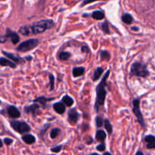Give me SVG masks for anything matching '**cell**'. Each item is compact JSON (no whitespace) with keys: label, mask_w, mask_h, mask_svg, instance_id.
Returning a JSON list of instances; mask_svg holds the SVG:
<instances>
[{"label":"cell","mask_w":155,"mask_h":155,"mask_svg":"<svg viewBox=\"0 0 155 155\" xmlns=\"http://www.w3.org/2000/svg\"><path fill=\"white\" fill-rule=\"evenodd\" d=\"M48 76H49V81H50V85H51L50 90L52 91V90H54V77L52 74H51V73L48 74Z\"/></svg>","instance_id":"29"},{"label":"cell","mask_w":155,"mask_h":155,"mask_svg":"<svg viewBox=\"0 0 155 155\" xmlns=\"http://www.w3.org/2000/svg\"><path fill=\"white\" fill-rule=\"evenodd\" d=\"M132 30H139V28H138L137 27H132Z\"/></svg>","instance_id":"39"},{"label":"cell","mask_w":155,"mask_h":155,"mask_svg":"<svg viewBox=\"0 0 155 155\" xmlns=\"http://www.w3.org/2000/svg\"><path fill=\"white\" fill-rule=\"evenodd\" d=\"M11 126L13 128L14 130L18 132V133H26L30 131V127L27 123L24 121H18V120H13L11 121Z\"/></svg>","instance_id":"5"},{"label":"cell","mask_w":155,"mask_h":155,"mask_svg":"<svg viewBox=\"0 0 155 155\" xmlns=\"http://www.w3.org/2000/svg\"><path fill=\"white\" fill-rule=\"evenodd\" d=\"M39 44V41L37 39H29L20 43L17 47V50L22 53H26L35 49Z\"/></svg>","instance_id":"4"},{"label":"cell","mask_w":155,"mask_h":155,"mask_svg":"<svg viewBox=\"0 0 155 155\" xmlns=\"http://www.w3.org/2000/svg\"><path fill=\"white\" fill-rule=\"evenodd\" d=\"M62 103H63L64 104L66 105V106L71 107V106L74 104V100L68 95H66L62 98Z\"/></svg>","instance_id":"19"},{"label":"cell","mask_w":155,"mask_h":155,"mask_svg":"<svg viewBox=\"0 0 155 155\" xmlns=\"http://www.w3.org/2000/svg\"><path fill=\"white\" fill-rule=\"evenodd\" d=\"M82 51L84 52V53H88L89 51V50L87 46H83L82 47Z\"/></svg>","instance_id":"37"},{"label":"cell","mask_w":155,"mask_h":155,"mask_svg":"<svg viewBox=\"0 0 155 155\" xmlns=\"http://www.w3.org/2000/svg\"><path fill=\"white\" fill-rule=\"evenodd\" d=\"M39 104L33 103V104L30 105V106H26V107L24 108V112L27 114L32 113L33 115H36V112H37V110L39 109Z\"/></svg>","instance_id":"11"},{"label":"cell","mask_w":155,"mask_h":155,"mask_svg":"<svg viewBox=\"0 0 155 155\" xmlns=\"http://www.w3.org/2000/svg\"><path fill=\"white\" fill-rule=\"evenodd\" d=\"M136 155H144V153L141 151H138L137 153H136Z\"/></svg>","instance_id":"38"},{"label":"cell","mask_w":155,"mask_h":155,"mask_svg":"<svg viewBox=\"0 0 155 155\" xmlns=\"http://www.w3.org/2000/svg\"><path fill=\"white\" fill-rule=\"evenodd\" d=\"M19 33H22L24 36H27L30 33V26H23V27H21L19 29Z\"/></svg>","instance_id":"23"},{"label":"cell","mask_w":155,"mask_h":155,"mask_svg":"<svg viewBox=\"0 0 155 155\" xmlns=\"http://www.w3.org/2000/svg\"><path fill=\"white\" fill-rule=\"evenodd\" d=\"M105 144H104V142H102L101 144H98V146H97V150H99V151H104V150H105Z\"/></svg>","instance_id":"31"},{"label":"cell","mask_w":155,"mask_h":155,"mask_svg":"<svg viewBox=\"0 0 155 155\" xmlns=\"http://www.w3.org/2000/svg\"><path fill=\"white\" fill-rule=\"evenodd\" d=\"M122 21L127 24H130L133 21V18L131 15H130L128 13H126L122 16Z\"/></svg>","instance_id":"22"},{"label":"cell","mask_w":155,"mask_h":155,"mask_svg":"<svg viewBox=\"0 0 155 155\" xmlns=\"http://www.w3.org/2000/svg\"><path fill=\"white\" fill-rule=\"evenodd\" d=\"M2 145H3V144H2V141L1 139H0V147H2Z\"/></svg>","instance_id":"41"},{"label":"cell","mask_w":155,"mask_h":155,"mask_svg":"<svg viewBox=\"0 0 155 155\" xmlns=\"http://www.w3.org/2000/svg\"><path fill=\"white\" fill-rule=\"evenodd\" d=\"M133 112H134L135 115H136L138 122L140 123L142 127L145 129V121H144L143 115H142V112H141L140 100H139V99H135L133 102Z\"/></svg>","instance_id":"6"},{"label":"cell","mask_w":155,"mask_h":155,"mask_svg":"<svg viewBox=\"0 0 155 155\" xmlns=\"http://www.w3.org/2000/svg\"><path fill=\"white\" fill-rule=\"evenodd\" d=\"M54 111L58 114H63L65 112V106L62 102H58V103H54L53 105Z\"/></svg>","instance_id":"14"},{"label":"cell","mask_w":155,"mask_h":155,"mask_svg":"<svg viewBox=\"0 0 155 155\" xmlns=\"http://www.w3.org/2000/svg\"><path fill=\"white\" fill-rule=\"evenodd\" d=\"M61 148H62V146L59 145V146H56V147L51 148V150L52 152H54V153H58V152H60L61 150Z\"/></svg>","instance_id":"32"},{"label":"cell","mask_w":155,"mask_h":155,"mask_svg":"<svg viewBox=\"0 0 155 155\" xmlns=\"http://www.w3.org/2000/svg\"><path fill=\"white\" fill-rule=\"evenodd\" d=\"M104 155H111V153H110L109 152H105V153H104Z\"/></svg>","instance_id":"40"},{"label":"cell","mask_w":155,"mask_h":155,"mask_svg":"<svg viewBox=\"0 0 155 155\" xmlns=\"http://www.w3.org/2000/svg\"><path fill=\"white\" fill-rule=\"evenodd\" d=\"M7 112L9 116L12 119H17L21 116V112L18 110V108L14 106H9L7 109Z\"/></svg>","instance_id":"8"},{"label":"cell","mask_w":155,"mask_h":155,"mask_svg":"<svg viewBox=\"0 0 155 155\" xmlns=\"http://www.w3.org/2000/svg\"><path fill=\"white\" fill-rule=\"evenodd\" d=\"M95 1H98V0H85V1L83 2V5H87L89 4V3L93 2H95Z\"/></svg>","instance_id":"35"},{"label":"cell","mask_w":155,"mask_h":155,"mask_svg":"<svg viewBox=\"0 0 155 155\" xmlns=\"http://www.w3.org/2000/svg\"><path fill=\"white\" fill-rule=\"evenodd\" d=\"M54 26V21L52 20H41L39 21L33 23L30 26V33L37 34L42 33L48 29L51 28Z\"/></svg>","instance_id":"2"},{"label":"cell","mask_w":155,"mask_h":155,"mask_svg":"<svg viewBox=\"0 0 155 155\" xmlns=\"http://www.w3.org/2000/svg\"><path fill=\"white\" fill-rule=\"evenodd\" d=\"M8 40V37L5 35H0V43H5Z\"/></svg>","instance_id":"33"},{"label":"cell","mask_w":155,"mask_h":155,"mask_svg":"<svg viewBox=\"0 0 155 155\" xmlns=\"http://www.w3.org/2000/svg\"><path fill=\"white\" fill-rule=\"evenodd\" d=\"M100 57H101V60L108 61L110 58V55L107 50H102L100 53Z\"/></svg>","instance_id":"24"},{"label":"cell","mask_w":155,"mask_h":155,"mask_svg":"<svg viewBox=\"0 0 155 155\" xmlns=\"http://www.w3.org/2000/svg\"><path fill=\"white\" fill-rule=\"evenodd\" d=\"M104 128L107 130V132H108V134H111L112 130H113V126L110 124V122H109L108 119L104 120Z\"/></svg>","instance_id":"25"},{"label":"cell","mask_w":155,"mask_h":155,"mask_svg":"<svg viewBox=\"0 0 155 155\" xmlns=\"http://www.w3.org/2000/svg\"><path fill=\"white\" fill-rule=\"evenodd\" d=\"M85 73V68L83 67H75L73 69V76L75 78L80 77Z\"/></svg>","instance_id":"16"},{"label":"cell","mask_w":155,"mask_h":155,"mask_svg":"<svg viewBox=\"0 0 155 155\" xmlns=\"http://www.w3.org/2000/svg\"><path fill=\"white\" fill-rule=\"evenodd\" d=\"M106 133L104 132V131L103 130H98L97 131L96 135H95V138H96V140L98 141H104V139L106 138Z\"/></svg>","instance_id":"17"},{"label":"cell","mask_w":155,"mask_h":155,"mask_svg":"<svg viewBox=\"0 0 155 155\" xmlns=\"http://www.w3.org/2000/svg\"><path fill=\"white\" fill-rule=\"evenodd\" d=\"M109 74H110V70L107 71L105 74H104V78H102V80L101 81L99 84H98V86L96 87V101H95V108L96 112H98L99 110V106L101 105H103L104 103V100H105L106 95H107V91L105 89V87L107 86V83H106V81H107V78H108Z\"/></svg>","instance_id":"1"},{"label":"cell","mask_w":155,"mask_h":155,"mask_svg":"<svg viewBox=\"0 0 155 155\" xmlns=\"http://www.w3.org/2000/svg\"><path fill=\"white\" fill-rule=\"evenodd\" d=\"M22 140L26 143V144H31L36 141V138L33 135H30V134H27V135H24L22 136Z\"/></svg>","instance_id":"15"},{"label":"cell","mask_w":155,"mask_h":155,"mask_svg":"<svg viewBox=\"0 0 155 155\" xmlns=\"http://www.w3.org/2000/svg\"><path fill=\"white\" fill-rule=\"evenodd\" d=\"M79 117H80V115L75 109H71L68 112V121L71 124L77 123L79 119Z\"/></svg>","instance_id":"9"},{"label":"cell","mask_w":155,"mask_h":155,"mask_svg":"<svg viewBox=\"0 0 155 155\" xmlns=\"http://www.w3.org/2000/svg\"><path fill=\"white\" fill-rule=\"evenodd\" d=\"M0 65H2V66L11 67V68H16L17 66L16 63H15V62H12V61H10L9 59H5V58H3V57L0 58Z\"/></svg>","instance_id":"13"},{"label":"cell","mask_w":155,"mask_h":155,"mask_svg":"<svg viewBox=\"0 0 155 155\" xmlns=\"http://www.w3.org/2000/svg\"><path fill=\"white\" fill-rule=\"evenodd\" d=\"M145 141L147 142V147L149 149H153L155 147V138L154 135H147L145 138Z\"/></svg>","instance_id":"12"},{"label":"cell","mask_w":155,"mask_h":155,"mask_svg":"<svg viewBox=\"0 0 155 155\" xmlns=\"http://www.w3.org/2000/svg\"><path fill=\"white\" fill-rule=\"evenodd\" d=\"M0 104H1V101H0Z\"/></svg>","instance_id":"43"},{"label":"cell","mask_w":155,"mask_h":155,"mask_svg":"<svg viewBox=\"0 0 155 155\" xmlns=\"http://www.w3.org/2000/svg\"><path fill=\"white\" fill-rule=\"evenodd\" d=\"M49 126H50V124L45 125V128H44V129H42V130L41 131V133H42V134H44V133H45V130H47V129H48V128L49 127Z\"/></svg>","instance_id":"36"},{"label":"cell","mask_w":155,"mask_h":155,"mask_svg":"<svg viewBox=\"0 0 155 155\" xmlns=\"http://www.w3.org/2000/svg\"><path fill=\"white\" fill-rule=\"evenodd\" d=\"M104 69L101 67H98L94 71V75H93V81H97L101 78V75L102 74Z\"/></svg>","instance_id":"18"},{"label":"cell","mask_w":155,"mask_h":155,"mask_svg":"<svg viewBox=\"0 0 155 155\" xmlns=\"http://www.w3.org/2000/svg\"><path fill=\"white\" fill-rule=\"evenodd\" d=\"M130 75L145 78L149 75V71L145 64L141 62H135L132 65L130 68Z\"/></svg>","instance_id":"3"},{"label":"cell","mask_w":155,"mask_h":155,"mask_svg":"<svg viewBox=\"0 0 155 155\" xmlns=\"http://www.w3.org/2000/svg\"><path fill=\"white\" fill-rule=\"evenodd\" d=\"M2 53L5 55V56H7L8 59H12L13 60L14 62H16V64H20L22 62V59L19 56V55L18 54H15V53H7L5 51H2Z\"/></svg>","instance_id":"10"},{"label":"cell","mask_w":155,"mask_h":155,"mask_svg":"<svg viewBox=\"0 0 155 155\" xmlns=\"http://www.w3.org/2000/svg\"><path fill=\"white\" fill-rule=\"evenodd\" d=\"M71 57V53L68 52H61L59 53V59L61 60H68Z\"/></svg>","instance_id":"26"},{"label":"cell","mask_w":155,"mask_h":155,"mask_svg":"<svg viewBox=\"0 0 155 155\" xmlns=\"http://www.w3.org/2000/svg\"><path fill=\"white\" fill-rule=\"evenodd\" d=\"M95 122H96L97 127L100 128L103 125V119L101 116H97L95 119Z\"/></svg>","instance_id":"30"},{"label":"cell","mask_w":155,"mask_h":155,"mask_svg":"<svg viewBox=\"0 0 155 155\" xmlns=\"http://www.w3.org/2000/svg\"><path fill=\"white\" fill-rule=\"evenodd\" d=\"M90 155H99V154H98V153H92V154H90Z\"/></svg>","instance_id":"42"},{"label":"cell","mask_w":155,"mask_h":155,"mask_svg":"<svg viewBox=\"0 0 155 155\" xmlns=\"http://www.w3.org/2000/svg\"><path fill=\"white\" fill-rule=\"evenodd\" d=\"M5 36H7L8 39L10 38L11 40L12 41V43H13L14 44L18 43L20 41V36H18V33L15 31H12V30H10L9 28H8L7 30H6Z\"/></svg>","instance_id":"7"},{"label":"cell","mask_w":155,"mask_h":155,"mask_svg":"<svg viewBox=\"0 0 155 155\" xmlns=\"http://www.w3.org/2000/svg\"><path fill=\"white\" fill-rule=\"evenodd\" d=\"M92 16L95 20H101L104 18V13L102 11H95L92 13Z\"/></svg>","instance_id":"21"},{"label":"cell","mask_w":155,"mask_h":155,"mask_svg":"<svg viewBox=\"0 0 155 155\" xmlns=\"http://www.w3.org/2000/svg\"><path fill=\"white\" fill-rule=\"evenodd\" d=\"M4 142L5 143V144H7V145H9V144H11L13 142V141H12V139H11V138H5L4 139Z\"/></svg>","instance_id":"34"},{"label":"cell","mask_w":155,"mask_h":155,"mask_svg":"<svg viewBox=\"0 0 155 155\" xmlns=\"http://www.w3.org/2000/svg\"><path fill=\"white\" fill-rule=\"evenodd\" d=\"M53 98H46V97H38V98L35 99L33 101L34 102H39V103H40L41 105H42L43 107H45V104H46L47 101H49V100H51Z\"/></svg>","instance_id":"20"},{"label":"cell","mask_w":155,"mask_h":155,"mask_svg":"<svg viewBox=\"0 0 155 155\" xmlns=\"http://www.w3.org/2000/svg\"><path fill=\"white\" fill-rule=\"evenodd\" d=\"M101 30L104 32V33H110V30H109V27H108V23H107V21H104V22H103L102 24H101Z\"/></svg>","instance_id":"27"},{"label":"cell","mask_w":155,"mask_h":155,"mask_svg":"<svg viewBox=\"0 0 155 155\" xmlns=\"http://www.w3.org/2000/svg\"><path fill=\"white\" fill-rule=\"evenodd\" d=\"M59 132H60V129H57V128H55V129H53L52 130H51V133H50V137H51V138H52V139L55 138L58 135Z\"/></svg>","instance_id":"28"}]
</instances>
